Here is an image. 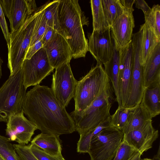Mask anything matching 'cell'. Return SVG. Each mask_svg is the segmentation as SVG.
Instances as JSON below:
<instances>
[{"mask_svg":"<svg viewBox=\"0 0 160 160\" xmlns=\"http://www.w3.org/2000/svg\"><path fill=\"white\" fill-rule=\"evenodd\" d=\"M119 59L120 107H124L129 96L132 68V42L118 50Z\"/></svg>","mask_w":160,"mask_h":160,"instance_id":"cell-14","label":"cell"},{"mask_svg":"<svg viewBox=\"0 0 160 160\" xmlns=\"http://www.w3.org/2000/svg\"><path fill=\"white\" fill-rule=\"evenodd\" d=\"M142 160H153L147 158H145L143 159H142Z\"/></svg>","mask_w":160,"mask_h":160,"instance_id":"cell-46","label":"cell"},{"mask_svg":"<svg viewBox=\"0 0 160 160\" xmlns=\"http://www.w3.org/2000/svg\"><path fill=\"white\" fill-rule=\"evenodd\" d=\"M110 118V117L96 127L80 135V139L77 144V151L78 152L88 153L92 138L103 129L111 126Z\"/></svg>","mask_w":160,"mask_h":160,"instance_id":"cell-25","label":"cell"},{"mask_svg":"<svg viewBox=\"0 0 160 160\" xmlns=\"http://www.w3.org/2000/svg\"><path fill=\"white\" fill-rule=\"evenodd\" d=\"M58 13L60 27L57 32L67 42L73 58L85 57L88 51V41L83 27L89 23L78 1L59 0Z\"/></svg>","mask_w":160,"mask_h":160,"instance_id":"cell-2","label":"cell"},{"mask_svg":"<svg viewBox=\"0 0 160 160\" xmlns=\"http://www.w3.org/2000/svg\"><path fill=\"white\" fill-rule=\"evenodd\" d=\"M103 10L110 26L123 13L124 8L119 0H102Z\"/></svg>","mask_w":160,"mask_h":160,"instance_id":"cell-27","label":"cell"},{"mask_svg":"<svg viewBox=\"0 0 160 160\" xmlns=\"http://www.w3.org/2000/svg\"><path fill=\"white\" fill-rule=\"evenodd\" d=\"M9 138L0 135V155L6 160H20Z\"/></svg>","mask_w":160,"mask_h":160,"instance_id":"cell-31","label":"cell"},{"mask_svg":"<svg viewBox=\"0 0 160 160\" xmlns=\"http://www.w3.org/2000/svg\"><path fill=\"white\" fill-rule=\"evenodd\" d=\"M141 155L142 154L139 152H136L128 160H142L141 158Z\"/></svg>","mask_w":160,"mask_h":160,"instance_id":"cell-41","label":"cell"},{"mask_svg":"<svg viewBox=\"0 0 160 160\" xmlns=\"http://www.w3.org/2000/svg\"><path fill=\"white\" fill-rule=\"evenodd\" d=\"M43 47L50 65L54 69L66 62H70L72 58L67 42L57 32Z\"/></svg>","mask_w":160,"mask_h":160,"instance_id":"cell-15","label":"cell"},{"mask_svg":"<svg viewBox=\"0 0 160 160\" xmlns=\"http://www.w3.org/2000/svg\"><path fill=\"white\" fill-rule=\"evenodd\" d=\"M22 110L43 133L59 137L75 131L72 118L48 86L38 84L28 91Z\"/></svg>","mask_w":160,"mask_h":160,"instance_id":"cell-1","label":"cell"},{"mask_svg":"<svg viewBox=\"0 0 160 160\" xmlns=\"http://www.w3.org/2000/svg\"><path fill=\"white\" fill-rule=\"evenodd\" d=\"M137 151L123 138L113 160H128Z\"/></svg>","mask_w":160,"mask_h":160,"instance_id":"cell-32","label":"cell"},{"mask_svg":"<svg viewBox=\"0 0 160 160\" xmlns=\"http://www.w3.org/2000/svg\"><path fill=\"white\" fill-rule=\"evenodd\" d=\"M31 144L36 145L50 155L60 158H63L58 136L41 132L33 139Z\"/></svg>","mask_w":160,"mask_h":160,"instance_id":"cell-21","label":"cell"},{"mask_svg":"<svg viewBox=\"0 0 160 160\" xmlns=\"http://www.w3.org/2000/svg\"><path fill=\"white\" fill-rule=\"evenodd\" d=\"M132 46V72L129 94L124 107L128 108L136 107L140 103L144 90L142 66L140 62V43L133 41Z\"/></svg>","mask_w":160,"mask_h":160,"instance_id":"cell-10","label":"cell"},{"mask_svg":"<svg viewBox=\"0 0 160 160\" xmlns=\"http://www.w3.org/2000/svg\"><path fill=\"white\" fill-rule=\"evenodd\" d=\"M135 3L136 8L141 9L144 15L148 13L151 10L146 2L144 0H135Z\"/></svg>","mask_w":160,"mask_h":160,"instance_id":"cell-39","label":"cell"},{"mask_svg":"<svg viewBox=\"0 0 160 160\" xmlns=\"http://www.w3.org/2000/svg\"><path fill=\"white\" fill-rule=\"evenodd\" d=\"M57 32L53 28L47 25L45 31L41 39L44 45L48 42Z\"/></svg>","mask_w":160,"mask_h":160,"instance_id":"cell-38","label":"cell"},{"mask_svg":"<svg viewBox=\"0 0 160 160\" xmlns=\"http://www.w3.org/2000/svg\"><path fill=\"white\" fill-rule=\"evenodd\" d=\"M36 126L24 115L23 110L10 116L7 122L6 134L10 140L25 145L30 141Z\"/></svg>","mask_w":160,"mask_h":160,"instance_id":"cell-12","label":"cell"},{"mask_svg":"<svg viewBox=\"0 0 160 160\" xmlns=\"http://www.w3.org/2000/svg\"><path fill=\"white\" fill-rule=\"evenodd\" d=\"M0 122H5V121L3 118H2V117H0Z\"/></svg>","mask_w":160,"mask_h":160,"instance_id":"cell-44","label":"cell"},{"mask_svg":"<svg viewBox=\"0 0 160 160\" xmlns=\"http://www.w3.org/2000/svg\"><path fill=\"white\" fill-rule=\"evenodd\" d=\"M110 79L101 63H97L76 84L73 98L74 111L83 110L104 90L111 87Z\"/></svg>","mask_w":160,"mask_h":160,"instance_id":"cell-3","label":"cell"},{"mask_svg":"<svg viewBox=\"0 0 160 160\" xmlns=\"http://www.w3.org/2000/svg\"><path fill=\"white\" fill-rule=\"evenodd\" d=\"M88 39V51L97 63L103 64L109 62L112 57L115 48L110 27L103 32L93 31Z\"/></svg>","mask_w":160,"mask_h":160,"instance_id":"cell-11","label":"cell"},{"mask_svg":"<svg viewBox=\"0 0 160 160\" xmlns=\"http://www.w3.org/2000/svg\"><path fill=\"white\" fill-rule=\"evenodd\" d=\"M77 82L73 75L70 62L55 68L51 89L55 97L65 108L73 98Z\"/></svg>","mask_w":160,"mask_h":160,"instance_id":"cell-9","label":"cell"},{"mask_svg":"<svg viewBox=\"0 0 160 160\" xmlns=\"http://www.w3.org/2000/svg\"><path fill=\"white\" fill-rule=\"evenodd\" d=\"M144 88L160 82V42L142 66Z\"/></svg>","mask_w":160,"mask_h":160,"instance_id":"cell-18","label":"cell"},{"mask_svg":"<svg viewBox=\"0 0 160 160\" xmlns=\"http://www.w3.org/2000/svg\"><path fill=\"white\" fill-rule=\"evenodd\" d=\"M158 136V131L154 128L151 122L140 129L123 134V138L142 155L152 147Z\"/></svg>","mask_w":160,"mask_h":160,"instance_id":"cell-16","label":"cell"},{"mask_svg":"<svg viewBox=\"0 0 160 160\" xmlns=\"http://www.w3.org/2000/svg\"><path fill=\"white\" fill-rule=\"evenodd\" d=\"M13 3V0H0V3L4 15L8 19L10 16Z\"/></svg>","mask_w":160,"mask_h":160,"instance_id":"cell-37","label":"cell"},{"mask_svg":"<svg viewBox=\"0 0 160 160\" xmlns=\"http://www.w3.org/2000/svg\"><path fill=\"white\" fill-rule=\"evenodd\" d=\"M92 16L93 31L103 32L110 27L106 17L102 0L90 1Z\"/></svg>","mask_w":160,"mask_h":160,"instance_id":"cell-24","label":"cell"},{"mask_svg":"<svg viewBox=\"0 0 160 160\" xmlns=\"http://www.w3.org/2000/svg\"><path fill=\"white\" fill-rule=\"evenodd\" d=\"M62 160H65V159H64V158H63L62 159Z\"/></svg>","mask_w":160,"mask_h":160,"instance_id":"cell-47","label":"cell"},{"mask_svg":"<svg viewBox=\"0 0 160 160\" xmlns=\"http://www.w3.org/2000/svg\"></svg>","mask_w":160,"mask_h":160,"instance_id":"cell-48","label":"cell"},{"mask_svg":"<svg viewBox=\"0 0 160 160\" xmlns=\"http://www.w3.org/2000/svg\"><path fill=\"white\" fill-rule=\"evenodd\" d=\"M59 0H54L46 3L44 15L47 26L53 28L57 32L59 29L58 13Z\"/></svg>","mask_w":160,"mask_h":160,"instance_id":"cell-28","label":"cell"},{"mask_svg":"<svg viewBox=\"0 0 160 160\" xmlns=\"http://www.w3.org/2000/svg\"><path fill=\"white\" fill-rule=\"evenodd\" d=\"M35 1L32 0H13L8 19L11 32L17 31L27 19L37 10Z\"/></svg>","mask_w":160,"mask_h":160,"instance_id":"cell-17","label":"cell"},{"mask_svg":"<svg viewBox=\"0 0 160 160\" xmlns=\"http://www.w3.org/2000/svg\"><path fill=\"white\" fill-rule=\"evenodd\" d=\"M46 3L40 7L29 48L41 40L45 31L47 25L44 15Z\"/></svg>","mask_w":160,"mask_h":160,"instance_id":"cell-29","label":"cell"},{"mask_svg":"<svg viewBox=\"0 0 160 160\" xmlns=\"http://www.w3.org/2000/svg\"><path fill=\"white\" fill-rule=\"evenodd\" d=\"M43 45L41 40L31 47L28 48L25 55L24 60L30 59L36 52L43 47Z\"/></svg>","mask_w":160,"mask_h":160,"instance_id":"cell-36","label":"cell"},{"mask_svg":"<svg viewBox=\"0 0 160 160\" xmlns=\"http://www.w3.org/2000/svg\"><path fill=\"white\" fill-rule=\"evenodd\" d=\"M29 147L32 153L38 160H62L63 158H60L50 155L32 144L29 145Z\"/></svg>","mask_w":160,"mask_h":160,"instance_id":"cell-34","label":"cell"},{"mask_svg":"<svg viewBox=\"0 0 160 160\" xmlns=\"http://www.w3.org/2000/svg\"><path fill=\"white\" fill-rule=\"evenodd\" d=\"M39 11L40 8L27 19L18 30L10 33L8 62L10 76L14 75L22 67Z\"/></svg>","mask_w":160,"mask_h":160,"instance_id":"cell-5","label":"cell"},{"mask_svg":"<svg viewBox=\"0 0 160 160\" xmlns=\"http://www.w3.org/2000/svg\"><path fill=\"white\" fill-rule=\"evenodd\" d=\"M139 31L140 38V62L142 66L160 40L145 23L141 25Z\"/></svg>","mask_w":160,"mask_h":160,"instance_id":"cell-19","label":"cell"},{"mask_svg":"<svg viewBox=\"0 0 160 160\" xmlns=\"http://www.w3.org/2000/svg\"><path fill=\"white\" fill-rule=\"evenodd\" d=\"M134 11L124 8L123 13L110 26L115 47L118 50L132 42L135 26L133 14Z\"/></svg>","mask_w":160,"mask_h":160,"instance_id":"cell-13","label":"cell"},{"mask_svg":"<svg viewBox=\"0 0 160 160\" xmlns=\"http://www.w3.org/2000/svg\"><path fill=\"white\" fill-rule=\"evenodd\" d=\"M20 160H38L32 153L29 145L13 144Z\"/></svg>","mask_w":160,"mask_h":160,"instance_id":"cell-33","label":"cell"},{"mask_svg":"<svg viewBox=\"0 0 160 160\" xmlns=\"http://www.w3.org/2000/svg\"><path fill=\"white\" fill-rule=\"evenodd\" d=\"M136 107L128 108L118 107L115 112L110 117L111 126L122 132L129 122Z\"/></svg>","mask_w":160,"mask_h":160,"instance_id":"cell-26","label":"cell"},{"mask_svg":"<svg viewBox=\"0 0 160 160\" xmlns=\"http://www.w3.org/2000/svg\"><path fill=\"white\" fill-rule=\"evenodd\" d=\"M150 114L141 104L135 108L132 115L128 123L122 131L123 134L139 129L152 121Z\"/></svg>","mask_w":160,"mask_h":160,"instance_id":"cell-23","label":"cell"},{"mask_svg":"<svg viewBox=\"0 0 160 160\" xmlns=\"http://www.w3.org/2000/svg\"><path fill=\"white\" fill-rule=\"evenodd\" d=\"M154 158L158 160H160V147L159 148L158 150L157 154L155 156Z\"/></svg>","mask_w":160,"mask_h":160,"instance_id":"cell-43","label":"cell"},{"mask_svg":"<svg viewBox=\"0 0 160 160\" xmlns=\"http://www.w3.org/2000/svg\"><path fill=\"white\" fill-rule=\"evenodd\" d=\"M0 27L6 40L8 48L9 45V35L8 25L0 3Z\"/></svg>","mask_w":160,"mask_h":160,"instance_id":"cell-35","label":"cell"},{"mask_svg":"<svg viewBox=\"0 0 160 160\" xmlns=\"http://www.w3.org/2000/svg\"><path fill=\"white\" fill-rule=\"evenodd\" d=\"M123 137V132L114 127L103 129L91 140L88 152L90 160H112Z\"/></svg>","mask_w":160,"mask_h":160,"instance_id":"cell-7","label":"cell"},{"mask_svg":"<svg viewBox=\"0 0 160 160\" xmlns=\"http://www.w3.org/2000/svg\"><path fill=\"white\" fill-rule=\"evenodd\" d=\"M22 68L9 76L0 88V117L5 122L10 116L22 110L27 88L23 84Z\"/></svg>","mask_w":160,"mask_h":160,"instance_id":"cell-6","label":"cell"},{"mask_svg":"<svg viewBox=\"0 0 160 160\" xmlns=\"http://www.w3.org/2000/svg\"><path fill=\"white\" fill-rule=\"evenodd\" d=\"M160 82L144 89L140 103L152 117L160 113Z\"/></svg>","mask_w":160,"mask_h":160,"instance_id":"cell-20","label":"cell"},{"mask_svg":"<svg viewBox=\"0 0 160 160\" xmlns=\"http://www.w3.org/2000/svg\"><path fill=\"white\" fill-rule=\"evenodd\" d=\"M146 23L156 38L160 40V6L154 5L150 11L144 15Z\"/></svg>","mask_w":160,"mask_h":160,"instance_id":"cell-30","label":"cell"},{"mask_svg":"<svg viewBox=\"0 0 160 160\" xmlns=\"http://www.w3.org/2000/svg\"><path fill=\"white\" fill-rule=\"evenodd\" d=\"M0 160H6L0 155Z\"/></svg>","mask_w":160,"mask_h":160,"instance_id":"cell-45","label":"cell"},{"mask_svg":"<svg viewBox=\"0 0 160 160\" xmlns=\"http://www.w3.org/2000/svg\"><path fill=\"white\" fill-rule=\"evenodd\" d=\"M23 84L27 88L40 83L54 69L50 65L42 47L29 59L24 60L22 66Z\"/></svg>","mask_w":160,"mask_h":160,"instance_id":"cell-8","label":"cell"},{"mask_svg":"<svg viewBox=\"0 0 160 160\" xmlns=\"http://www.w3.org/2000/svg\"><path fill=\"white\" fill-rule=\"evenodd\" d=\"M3 63V61L0 57V78L2 76V65Z\"/></svg>","mask_w":160,"mask_h":160,"instance_id":"cell-42","label":"cell"},{"mask_svg":"<svg viewBox=\"0 0 160 160\" xmlns=\"http://www.w3.org/2000/svg\"><path fill=\"white\" fill-rule=\"evenodd\" d=\"M103 65L104 70L112 82L118 107H120L119 54L115 47L112 58Z\"/></svg>","mask_w":160,"mask_h":160,"instance_id":"cell-22","label":"cell"},{"mask_svg":"<svg viewBox=\"0 0 160 160\" xmlns=\"http://www.w3.org/2000/svg\"><path fill=\"white\" fill-rule=\"evenodd\" d=\"M111 87L104 90L85 110L70 114L75 125V131L79 134L97 127L108 118L112 106Z\"/></svg>","mask_w":160,"mask_h":160,"instance_id":"cell-4","label":"cell"},{"mask_svg":"<svg viewBox=\"0 0 160 160\" xmlns=\"http://www.w3.org/2000/svg\"><path fill=\"white\" fill-rule=\"evenodd\" d=\"M125 9L134 10L133 5L135 3V0H119Z\"/></svg>","mask_w":160,"mask_h":160,"instance_id":"cell-40","label":"cell"}]
</instances>
